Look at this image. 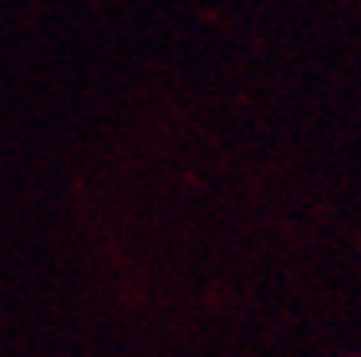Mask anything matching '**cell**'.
<instances>
[{"label": "cell", "mask_w": 361, "mask_h": 357, "mask_svg": "<svg viewBox=\"0 0 361 357\" xmlns=\"http://www.w3.org/2000/svg\"><path fill=\"white\" fill-rule=\"evenodd\" d=\"M334 357H361V353H353V349H342V353H334Z\"/></svg>", "instance_id": "cell-1"}]
</instances>
